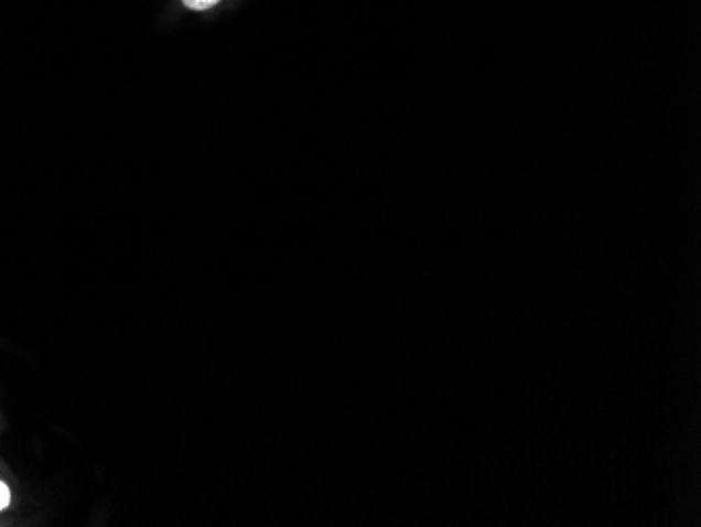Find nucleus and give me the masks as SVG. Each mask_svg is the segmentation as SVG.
<instances>
[{
    "instance_id": "2",
    "label": "nucleus",
    "mask_w": 701,
    "mask_h": 527,
    "mask_svg": "<svg viewBox=\"0 0 701 527\" xmlns=\"http://www.w3.org/2000/svg\"><path fill=\"white\" fill-rule=\"evenodd\" d=\"M11 503V492H9V487L0 482V510H4L7 506Z\"/></svg>"
},
{
    "instance_id": "1",
    "label": "nucleus",
    "mask_w": 701,
    "mask_h": 527,
    "mask_svg": "<svg viewBox=\"0 0 701 527\" xmlns=\"http://www.w3.org/2000/svg\"><path fill=\"white\" fill-rule=\"evenodd\" d=\"M183 2H185V7H190L194 11H204V9L215 7L220 0H183Z\"/></svg>"
}]
</instances>
